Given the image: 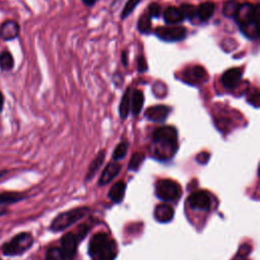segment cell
I'll use <instances>...</instances> for the list:
<instances>
[{
	"mask_svg": "<svg viewBox=\"0 0 260 260\" xmlns=\"http://www.w3.org/2000/svg\"><path fill=\"white\" fill-rule=\"evenodd\" d=\"M4 106H5V96L2 92H0V112L3 111Z\"/></svg>",
	"mask_w": 260,
	"mask_h": 260,
	"instance_id": "cell-38",
	"label": "cell"
},
{
	"mask_svg": "<svg viewBox=\"0 0 260 260\" xmlns=\"http://www.w3.org/2000/svg\"><path fill=\"white\" fill-rule=\"evenodd\" d=\"M128 143L127 142H121L114 150L113 152V155H112V158L114 161H119V160H122L126 154H127V151H128Z\"/></svg>",
	"mask_w": 260,
	"mask_h": 260,
	"instance_id": "cell-27",
	"label": "cell"
},
{
	"mask_svg": "<svg viewBox=\"0 0 260 260\" xmlns=\"http://www.w3.org/2000/svg\"><path fill=\"white\" fill-rule=\"evenodd\" d=\"M156 36L165 42H180L187 36V31L184 27H159L155 31Z\"/></svg>",
	"mask_w": 260,
	"mask_h": 260,
	"instance_id": "cell-8",
	"label": "cell"
},
{
	"mask_svg": "<svg viewBox=\"0 0 260 260\" xmlns=\"http://www.w3.org/2000/svg\"><path fill=\"white\" fill-rule=\"evenodd\" d=\"M151 17L148 15L147 12H145L138 22V30L142 34H149L152 30V21Z\"/></svg>",
	"mask_w": 260,
	"mask_h": 260,
	"instance_id": "cell-24",
	"label": "cell"
},
{
	"mask_svg": "<svg viewBox=\"0 0 260 260\" xmlns=\"http://www.w3.org/2000/svg\"><path fill=\"white\" fill-rule=\"evenodd\" d=\"M259 5H240L234 19L236 20L242 34L250 40H255L259 36L258 32Z\"/></svg>",
	"mask_w": 260,
	"mask_h": 260,
	"instance_id": "cell-2",
	"label": "cell"
},
{
	"mask_svg": "<svg viewBox=\"0 0 260 260\" xmlns=\"http://www.w3.org/2000/svg\"><path fill=\"white\" fill-rule=\"evenodd\" d=\"M163 17H164V21L168 25L181 24L185 20L181 11L178 8H175V7L167 8L163 13Z\"/></svg>",
	"mask_w": 260,
	"mask_h": 260,
	"instance_id": "cell-17",
	"label": "cell"
},
{
	"mask_svg": "<svg viewBox=\"0 0 260 260\" xmlns=\"http://www.w3.org/2000/svg\"><path fill=\"white\" fill-rule=\"evenodd\" d=\"M145 159H146V156L143 153H135L133 155L132 159H130V161H129L128 169L130 171H134V172L138 171L141 168L142 164L144 163Z\"/></svg>",
	"mask_w": 260,
	"mask_h": 260,
	"instance_id": "cell-26",
	"label": "cell"
},
{
	"mask_svg": "<svg viewBox=\"0 0 260 260\" xmlns=\"http://www.w3.org/2000/svg\"><path fill=\"white\" fill-rule=\"evenodd\" d=\"M34 238L31 233L23 232L16 235L3 246V254L7 257H16L25 254L33 247Z\"/></svg>",
	"mask_w": 260,
	"mask_h": 260,
	"instance_id": "cell-4",
	"label": "cell"
},
{
	"mask_svg": "<svg viewBox=\"0 0 260 260\" xmlns=\"http://www.w3.org/2000/svg\"><path fill=\"white\" fill-rule=\"evenodd\" d=\"M250 251H251V247H250L249 245H247V244H244V245H242V246L240 247L238 254L243 255V256H248L249 253H250Z\"/></svg>",
	"mask_w": 260,
	"mask_h": 260,
	"instance_id": "cell-35",
	"label": "cell"
},
{
	"mask_svg": "<svg viewBox=\"0 0 260 260\" xmlns=\"http://www.w3.org/2000/svg\"><path fill=\"white\" fill-rule=\"evenodd\" d=\"M247 100H248V102H249L250 104H252L255 108H258V107H259V102H260L258 90H254V92H253L252 94H249Z\"/></svg>",
	"mask_w": 260,
	"mask_h": 260,
	"instance_id": "cell-32",
	"label": "cell"
},
{
	"mask_svg": "<svg viewBox=\"0 0 260 260\" xmlns=\"http://www.w3.org/2000/svg\"><path fill=\"white\" fill-rule=\"evenodd\" d=\"M239 7H240V4L237 2V0H228V2L225 3L223 8L224 16L227 18H234Z\"/></svg>",
	"mask_w": 260,
	"mask_h": 260,
	"instance_id": "cell-25",
	"label": "cell"
},
{
	"mask_svg": "<svg viewBox=\"0 0 260 260\" xmlns=\"http://www.w3.org/2000/svg\"><path fill=\"white\" fill-rule=\"evenodd\" d=\"M9 214V210L7 209H0V218Z\"/></svg>",
	"mask_w": 260,
	"mask_h": 260,
	"instance_id": "cell-41",
	"label": "cell"
},
{
	"mask_svg": "<svg viewBox=\"0 0 260 260\" xmlns=\"http://www.w3.org/2000/svg\"><path fill=\"white\" fill-rule=\"evenodd\" d=\"M88 212L89 209L87 208H78L69 212L61 213L52 221L50 225V230L55 233L64 231L78 221L82 220L88 214Z\"/></svg>",
	"mask_w": 260,
	"mask_h": 260,
	"instance_id": "cell-5",
	"label": "cell"
},
{
	"mask_svg": "<svg viewBox=\"0 0 260 260\" xmlns=\"http://www.w3.org/2000/svg\"><path fill=\"white\" fill-rule=\"evenodd\" d=\"M209 75L205 68L201 65H193L184 70L181 75V80L188 85L191 86H199L208 81Z\"/></svg>",
	"mask_w": 260,
	"mask_h": 260,
	"instance_id": "cell-7",
	"label": "cell"
},
{
	"mask_svg": "<svg viewBox=\"0 0 260 260\" xmlns=\"http://www.w3.org/2000/svg\"><path fill=\"white\" fill-rule=\"evenodd\" d=\"M155 218L160 223H169L174 218V210L170 205L161 204L155 210Z\"/></svg>",
	"mask_w": 260,
	"mask_h": 260,
	"instance_id": "cell-16",
	"label": "cell"
},
{
	"mask_svg": "<svg viewBox=\"0 0 260 260\" xmlns=\"http://www.w3.org/2000/svg\"><path fill=\"white\" fill-rule=\"evenodd\" d=\"M132 88H127L119 106V115L122 120H125L130 113V106H132Z\"/></svg>",
	"mask_w": 260,
	"mask_h": 260,
	"instance_id": "cell-19",
	"label": "cell"
},
{
	"mask_svg": "<svg viewBox=\"0 0 260 260\" xmlns=\"http://www.w3.org/2000/svg\"><path fill=\"white\" fill-rule=\"evenodd\" d=\"M27 199L25 194L15 191H6L0 193V207L16 205Z\"/></svg>",
	"mask_w": 260,
	"mask_h": 260,
	"instance_id": "cell-15",
	"label": "cell"
},
{
	"mask_svg": "<svg viewBox=\"0 0 260 260\" xmlns=\"http://www.w3.org/2000/svg\"><path fill=\"white\" fill-rule=\"evenodd\" d=\"M184 17V19H187L189 21H193L195 18H197V8L188 5V4H184L181 6V8L179 9Z\"/></svg>",
	"mask_w": 260,
	"mask_h": 260,
	"instance_id": "cell-29",
	"label": "cell"
},
{
	"mask_svg": "<svg viewBox=\"0 0 260 260\" xmlns=\"http://www.w3.org/2000/svg\"><path fill=\"white\" fill-rule=\"evenodd\" d=\"M20 26L17 22L9 20L5 22L0 28V37L5 41H12L19 37L20 35Z\"/></svg>",
	"mask_w": 260,
	"mask_h": 260,
	"instance_id": "cell-13",
	"label": "cell"
},
{
	"mask_svg": "<svg viewBox=\"0 0 260 260\" xmlns=\"http://www.w3.org/2000/svg\"><path fill=\"white\" fill-rule=\"evenodd\" d=\"M121 170V165L118 164L117 162H111L109 163L106 168L104 169L100 180H99V185L104 186L108 183H110L120 172Z\"/></svg>",
	"mask_w": 260,
	"mask_h": 260,
	"instance_id": "cell-14",
	"label": "cell"
},
{
	"mask_svg": "<svg viewBox=\"0 0 260 260\" xmlns=\"http://www.w3.org/2000/svg\"><path fill=\"white\" fill-rule=\"evenodd\" d=\"M79 239L73 233H68L61 239V251L65 258H72L75 256L78 249Z\"/></svg>",
	"mask_w": 260,
	"mask_h": 260,
	"instance_id": "cell-11",
	"label": "cell"
},
{
	"mask_svg": "<svg viewBox=\"0 0 260 260\" xmlns=\"http://www.w3.org/2000/svg\"><path fill=\"white\" fill-rule=\"evenodd\" d=\"M15 68V60L11 52L4 51L0 54V69L3 72H11Z\"/></svg>",
	"mask_w": 260,
	"mask_h": 260,
	"instance_id": "cell-23",
	"label": "cell"
},
{
	"mask_svg": "<svg viewBox=\"0 0 260 260\" xmlns=\"http://www.w3.org/2000/svg\"><path fill=\"white\" fill-rule=\"evenodd\" d=\"M105 156H106V152L103 150L101 151L98 156L93 160V162L91 163L90 167H89V171H88V174H87V177L86 179L87 180H91L97 173V171L101 168V166L103 165L104 163V160H105Z\"/></svg>",
	"mask_w": 260,
	"mask_h": 260,
	"instance_id": "cell-22",
	"label": "cell"
},
{
	"mask_svg": "<svg viewBox=\"0 0 260 260\" xmlns=\"http://www.w3.org/2000/svg\"><path fill=\"white\" fill-rule=\"evenodd\" d=\"M125 190H126V184L123 181H118L115 183L110 191H109V199L116 204H119L123 201L124 195H125Z\"/></svg>",
	"mask_w": 260,
	"mask_h": 260,
	"instance_id": "cell-20",
	"label": "cell"
},
{
	"mask_svg": "<svg viewBox=\"0 0 260 260\" xmlns=\"http://www.w3.org/2000/svg\"><path fill=\"white\" fill-rule=\"evenodd\" d=\"M0 260H3V259H2V258H0Z\"/></svg>",
	"mask_w": 260,
	"mask_h": 260,
	"instance_id": "cell-42",
	"label": "cell"
},
{
	"mask_svg": "<svg viewBox=\"0 0 260 260\" xmlns=\"http://www.w3.org/2000/svg\"><path fill=\"white\" fill-rule=\"evenodd\" d=\"M89 253L98 260H114L117 256V246L107 234L98 233L90 241Z\"/></svg>",
	"mask_w": 260,
	"mask_h": 260,
	"instance_id": "cell-3",
	"label": "cell"
},
{
	"mask_svg": "<svg viewBox=\"0 0 260 260\" xmlns=\"http://www.w3.org/2000/svg\"><path fill=\"white\" fill-rule=\"evenodd\" d=\"M233 260H249V259L247 258V256H243V255L237 254V256L235 258H233Z\"/></svg>",
	"mask_w": 260,
	"mask_h": 260,
	"instance_id": "cell-39",
	"label": "cell"
},
{
	"mask_svg": "<svg viewBox=\"0 0 260 260\" xmlns=\"http://www.w3.org/2000/svg\"><path fill=\"white\" fill-rule=\"evenodd\" d=\"M188 204L191 209L202 212H208L211 210L212 207L210 194L207 191L203 190L192 193L188 199Z\"/></svg>",
	"mask_w": 260,
	"mask_h": 260,
	"instance_id": "cell-9",
	"label": "cell"
},
{
	"mask_svg": "<svg viewBox=\"0 0 260 260\" xmlns=\"http://www.w3.org/2000/svg\"><path fill=\"white\" fill-rule=\"evenodd\" d=\"M46 260H67L60 248L52 247L47 251Z\"/></svg>",
	"mask_w": 260,
	"mask_h": 260,
	"instance_id": "cell-30",
	"label": "cell"
},
{
	"mask_svg": "<svg viewBox=\"0 0 260 260\" xmlns=\"http://www.w3.org/2000/svg\"><path fill=\"white\" fill-rule=\"evenodd\" d=\"M148 69H149V67H148L146 58L143 55L140 56V58L138 60V71L140 73H145V72H148Z\"/></svg>",
	"mask_w": 260,
	"mask_h": 260,
	"instance_id": "cell-33",
	"label": "cell"
},
{
	"mask_svg": "<svg viewBox=\"0 0 260 260\" xmlns=\"http://www.w3.org/2000/svg\"><path fill=\"white\" fill-rule=\"evenodd\" d=\"M142 0H128V2L126 3L123 11H122V14H121V20H125L127 19L130 15L133 14V12L137 9V7L141 4Z\"/></svg>",
	"mask_w": 260,
	"mask_h": 260,
	"instance_id": "cell-28",
	"label": "cell"
},
{
	"mask_svg": "<svg viewBox=\"0 0 260 260\" xmlns=\"http://www.w3.org/2000/svg\"><path fill=\"white\" fill-rule=\"evenodd\" d=\"M145 104V96L141 90L134 91V94L132 95V106H130V110L134 116L140 115L144 108Z\"/></svg>",
	"mask_w": 260,
	"mask_h": 260,
	"instance_id": "cell-21",
	"label": "cell"
},
{
	"mask_svg": "<svg viewBox=\"0 0 260 260\" xmlns=\"http://www.w3.org/2000/svg\"><path fill=\"white\" fill-rule=\"evenodd\" d=\"M146 12L151 17V19H153V18L158 19V18H160V16L162 14V8L158 4H151L150 7L148 8V11H146Z\"/></svg>",
	"mask_w": 260,
	"mask_h": 260,
	"instance_id": "cell-31",
	"label": "cell"
},
{
	"mask_svg": "<svg viewBox=\"0 0 260 260\" xmlns=\"http://www.w3.org/2000/svg\"><path fill=\"white\" fill-rule=\"evenodd\" d=\"M179 148L178 132L174 126L157 128L152 138V154L161 161L172 159Z\"/></svg>",
	"mask_w": 260,
	"mask_h": 260,
	"instance_id": "cell-1",
	"label": "cell"
},
{
	"mask_svg": "<svg viewBox=\"0 0 260 260\" xmlns=\"http://www.w3.org/2000/svg\"><path fill=\"white\" fill-rule=\"evenodd\" d=\"M121 62L124 65V67H126V65H127V53H126V51H123L122 54H121Z\"/></svg>",
	"mask_w": 260,
	"mask_h": 260,
	"instance_id": "cell-37",
	"label": "cell"
},
{
	"mask_svg": "<svg viewBox=\"0 0 260 260\" xmlns=\"http://www.w3.org/2000/svg\"><path fill=\"white\" fill-rule=\"evenodd\" d=\"M210 157H211V156H210L209 153L204 152V153H201V154L197 157V161H198L200 164H202V165H206V164L209 162Z\"/></svg>",
	"mask_w": 260,
	"mask_h": 260,
	"instance_id": "cell-34",
	"label": "cell"
},
{
	"mask_svg": "<svg viewBox=\"0 0 260 260\" xmlns=\"http://www.w3.org/2000/svg\"><path fill=\"white\" fill-rule=\"evenodd\" d=\"M98 2H99V0H83L84 5H86L87 7H93V6H95Z\"/></svg>",
	"mask_w": 260,
	"mask_h": 260,
	"instance_id": "cell-36",
	"label": "cell"
},
{
	"mask_svg": "<svg viewBox=\"0 0 260 260\" xmlns=\"http://www.w3.org/2000/svg\"><path fill=\"white\" fill-rule=\"evenodd\" d=\"M9 174V170H2L0 171V179L5 178Z\"/></svg>",
	"mask_w": 260,
	"mask_h": 260,
	"instance_id": "cell-40",
	"label": "cell"
},
{
	"mask_svg": "<svg viewBox=\"0 0 260 260\" xmlns=\"http://www.w3.org/2000/svg\"><path fill=\"white\" fill-rule=\"evenodd\" d=\"M216 11V6L213 2H206L197 8V18L202 22L209 21Z\"/></svg>",
	"mask_w": 260,
	"mask_h": 260,
	"instance_id": "cell-18",
	"label": "cell"
},
{
	"mask_svg": "<svg viewBox=\"0 0 260 260\" xmlns=\"http://www.w3.org/2000/svg\"><path fill=\"white\" fill-rule=\"evenodd\" d=\"M171 108L165 105H157L147 109L145 116L153 122L164 123L171 113Z\"/></svg>",
	"mask_w": 260,
	"mask_h": 260,
	"instance_id": "cell-10",
	"label": "cell"
},
{
	"mask_svg": "<svg viewBox=\"0 0 260 260\" xmlns=\"http://www.w3.org/2000/svg\"><path fill=\"white\" fill-rule=\"evenodd\" d=\"M156 194L159 200L165 203L176 202L181 194L180 185L171 179L160 180L156 185Z\"/></svg>",
	"mask_w": 260,
	"mask_h": 260,
	"instance_id": "cell-6",
	"label": "cell"
},
{
	"mask_svg": "<svg viewBox=\"0 0 260 260\" xmlns=\"http://www.w3.org/2000/svg\"><path fill=\"white\" fill-rule=\"evenodd\" d=\"M243 72L240 69H231L225 72L222 76L221 82L223 86L228 90H234L238 87L242 80Z\"/></svg>",
	"mask_w": 260,
	"mask_h": 260,
	"instance_id": "cell-12",
	"label": "cell"
}]
</instances>
